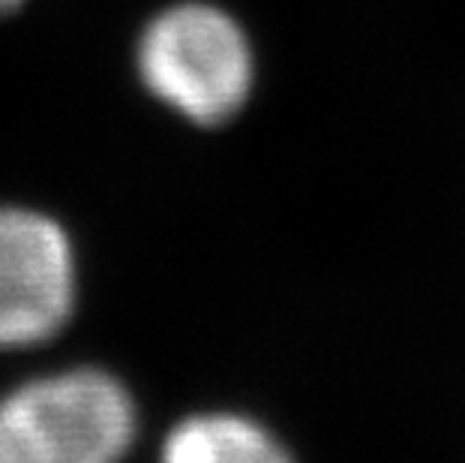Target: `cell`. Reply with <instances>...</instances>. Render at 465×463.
<instances>
[{
    "label": "cell",
    "mask_w": 465,
    "mask_h": 463,
    "mask_svg": "<svg viewBox=\"0 0 465 463\" xmlns=\"http://www.w3.org/2000/svg\"><path fill=\"white\" fill-rule=\"evenodd\" d=\"M22 4H25V0H0V15H4V13H13V9H18Z\"/></svg>",
    "instance_id": "5b68a950"
},
{
    "label": "cell",
    "mask_w": 465,
    "mask_h": 463,
    "mask_svg": "<svg viewBox=\"0 0 465 463\" xmlns=\"http://www.w3.org/2000/svg\"><path fill=\"white\" fill-rule=\"evenodd\" d=\"M138 70L156 100L213 126L243 106L252 55L232 15L207 4H181L147 25L138 43Z\"/></svg>",
    "instance_id": "7a4b0ae2"
},
{
    "label": "cell",
    "mask_w": 465,
    "mask_h": 463,
    "mask_svg": "<svg viewBox=\"0 0 465 463\" xmlns=\"http://www.w3.org/2000/svg\"><path fill=\"white\" fill-rule=\"evenodd\" d=\"M133 437L130 394L103 370L54 373L0 403V463H108Z\"/></svg>",
    "instance_id": "6da1fadb"
},
{
    "label": "cell",
    "mask_w": 465,
    "mask_h": 463,
    "mask_svg": "<svg viewBox=\"0 0 465 463\" xmlns=\"http://www.w3.org/2000/svg\"><path fill=\"white\" fill-rule=\"evenodd\" d=\"M73 298L75 265L61 226L36 211L0 208V347L54 337Z\"/></svg>",
    "instance_id": "3957f363"
},
{
    "label": "cell",
    "mask_w": 465,
    "mask_h": 463,
    "mask_svg": "<svg viewBox=\"0 0 465 463\" xmlns=\"http://www.w3.org/2000/svg\"><path fill=\"white\" fill-rule=\"evenodd\" d=\"M172 463H264L285 460V451L255 421L237 416H199L168 433Z\"/></svg>",
    "instance_id": "277c9868"
}]
</instances>
